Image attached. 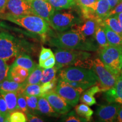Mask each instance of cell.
Returning a JSON list of instances; mask_svg holds the SVG:
<instances>
[{"instance_id": "obj_1", "label": "cell", "mask_w": 122, "mask_h": 122, "mask_svg": "<svg viewBox=\"0 0 122 122\" xmlns=\"http://www.w3.org/2000/svg\"><path fill=\"white\" fill-rule=\"evenodd\" d=\"M49 42L53 46L66 49L95 51L98 48L94 39L84 37L72 30L58 33L50 39Z\"/></svg>"}, {"instance_id": "obj_2", "label": "cell", "mask_w": 122, "mask_h": 122, "mask_svg": "<svg viewBox=\"0 0 122 122\" xmlns=\"http://www.w3.org/2000/svg\"><path fill=\"white\" fill-rule=\"evenodd\" d=\"M4 18L36 34L45 35L49 30V23L35 14L15 16L8 13L4 15Z\"/></svg>"}, {"instance_id": "obj_3", "label": "cell", "mask_w": 122, "mask_h": 122, "mask_svg": "<svg viewBox=\"0 0 122 122\" xmlns=\"http://www.w3.org/2000/svg\"><path fill=\"white\" fill-rule=\"evenodd\" d=\"M56 63L55 67L58 70L67 66H83L84 61L91 57V53L82 50L66 49L58 48L55 50Z\"/></svg>"}, {"instance_id": "obj_4", "label": "cell", "mask_w": 122, "mask_h": 122, "mask_svg": "<svg viewBox=\"0 0 122 122\" xmlns=\"http://www.w3.org/2000/svg\"><path fill=\"white\" fill-rule=\"evenodd\" d=\"M59 77L64 81L88 83L94 85L98 81V76L91 68L70 66L60 70Z\"/></svg>"}, {"instance_id": "obj_5", "label": "cell", "mask_w": 122, "mask_h": 122, "mask_svg": "<svg viewBox=\"0 0 122 122\" xmlns=\"http://www.w3.org/2000/svg\"><path fill=\"white\" fill-rule=\"evenodd\" d=\"M99 56L100 59L108 70L116 75H120L122 66V49L109 46L101 49Z\"/></svg>"}, {"instance_id": "obj_6", "label": "cell", "mask_w": 122, "mask_h": 122, "mask_svg": "<svg viewBox=\"0 0 122 122\" xmlns=\"http://www.w3.org/2000/svg\"><path fill=\"white\" fill-rule=\"evenodd\" d=\"M92 68L98 76L101 92H105L113 87L119 76L112 74L107 68L100 58H96L94 60Z\"/></svg>"}, {"instance_id": "obj_7", "label": "cell", "mask_w": 122, "mask_h": 122, "mask_svg": "<svg viewBox=\"0 0 122 122\" xmlns=\"http://www.w3.org/2000/svg\"><path fill=\"white\" fill-rule=\"evenodd\" d=\"M20 43L17 39L8 33L0 32V58L7 61L19 55Z\"/></svg>"}, {"instance_id": "obj_8", "label": "cell", "mask_w": 122, "mask_h": 122, "mask_svg": "<svg viewBox=\"0 0 122 122\" xmlns=\"http://www.w3.org/2000/svg\"><path fill=\"white\" fill-rule=\"evenodd\" d=\"M80 23L79 20L72 13L58 10L53 13L49 20L50 26L59 32L65 31L74 24Z\"/></svg>"}, {"instance_id": "obj_9", "label": "cell", "mask_w": 122, "mask_h": 122, "mask_svg": "<svg viewBox=\"0 0 122 122\" xmlns=\"http://www.w3.org/2000/svg\"><path fill=\"white\" fill-rule=\"evenodd\" d=\"M54 91L71 106H75L77 104L81 94L79 90L68 84L61 78L58 81Z\"/></svg>"}, {"instance_id": "obj_10", "label": "cell", "mask_w": 122, "mask_h": 122, "mask_svg": "<svg viewBox=\"0 0 122 122\" xmlns=\"http://www.w3.org/2000/svg\"><path fill=\"white\" fill-rule=\"evenodd\" d=\"M120 105L118 103L100 105L96 110V115L98 121L102 122H115L117 119Z\"/></svg>"}, {"instance_id": "obj_11", "label": "cell", "mask_w": 122, "mask_h": 122, "mask_svg": "<svg viewBox=\"0 0 122 122\" xmlns=\"http://www.w3.org/2000/svg\"><path fill=\"white\" fill-rule=\"evenodd\" d=\"M41 96L48 101L54 110L58 114H66L71 110V106L57 93L54 90L42 94Z\"/></svg>"}, {"instance_id": "obj_12", "label": "cell", "mask_w": 122, "mask_h": 122, "mask_svg": "<svg viewBox=\"0 0 122 122\" xmlns=\"http://www.w3.org/2000/svg\"><path fill=\"white\" fill-rule=\"evenodd\" d=\"M33 14L43 18L49 23L55 9L47 0H29Z\"/></svg>"}, {"instance_id": "obj_13", "label": "cell", "mask_w": 122, "mask_h": 122, "mask_svg": "<svg viewBox=\"0 0 122 122\" xmlns=\"http://www.w3.org/2000/svg\"><path fill=\"white\" fill-rule=\"evenodd\" d=\"M6 8L15 16L33 14L29 0H7Z\"/></svg>"}, {"instance_id": "obj_14", "label": "cell", "mask_w": 122, "mask_h": 122, "mask_svg": "<svg viewBox=\"0 0 122 122\" xmlns=\"http://www.w3.org/2000/svg\"><path fill=\"white\" fill-rule=\"evenodd\" d=\"M84 22L82 24H76L71 27L72 30L87 39L94 38V34L97 26L100 23L98 21L93 19H84ZM102 23V22H101Z\"/></svg>"}, {"instance_id": "obj_15", "label": "cell", "mask_w": 122, "mask_h": 122, "mask_svg": "<svg viewBox=\"0 0 122 122\" xmlns=\"http://www.w3.org/2000/svg\"><path fill=\"white\" fill-rule=\"evenodd\" d=\"M105 97L110 103L122 105V76H119L115 84L111 89L105 92Z\"/></svg>"}, {"instance_id": "obj_16", "label": "cell", "mask_w": 122, "mask_h": 122, "mask_svg": "<svg viewBox=\"0 0 122 122\" xmlns=\"http://www.w3.org/2000/svg\"><path fill=\"white\" fill-rule=\"evenodd\" d=\"M75 2L80 7L84 19H93L98 21L95 13L97 0H75Z\"/></svg>"}, {"instance_id": "obj_17", "label": "cell", "mask_w": 122, "mask_h": 122, "mask_svg": "<svg viewBox=\"0 0 122 122\" xmlns=\"http://www.w3.org/2000/svg\"><path fill=\"white\" fill-rule=\"evenodd\" d=\"M30 74L28 70L20 66L11 65L9 68L7 78L19 83L25 81Z\"/></svg>"}, {"instance_id": "obj_18", "label": "cell", "mask_w": 122, "mask_h": 122, "mask_svg": "<svg viewBox=\"0 0 122 122\" xmlns=\"http://www.w3.org/2000/svg\"><path fill=\"white\" fill-rule=\"evenodd\" d=\"M111 7L107 0H97L95 13L100 22H102L108 15L111 10Z\"/></svg>"}, {"instance_id": "obj_19", "label": "cell", "mask_w": 122, "mask_h": 122, "mask_svg": "<svg viewBox=\"0 0 122 122\" xmlns=\"http://www.w3.org/2000/svg\"><path fill=\"white\" fill-rule=\"evenodd\" d=\"M38 111L39 114L50 117H57L58 114L54 110L48 101L42 96L38 98Z\"/></svg>"}, {"instance_id": "obj_20", "label": "cell", "mask_w": 122, "mask_h": 122, "mask_svg": "<svg viewBox=\"0 0 122 122\" xmlns=\"http://www.w3.org/2000/svg\"><path fill=\"white\" fill-rule=\"evenodd\" d=\"M104 28L109 45L122 49V36L112 30L107 25H104Z\"/></svg>"}, {"instance_id": "obj_21", "label": "cell", "mask_w": 122, "mask_h": 122, "mask_svg": "<svg viewBox=\"0 0 122 122\" xmlns=\"http://www.w3.org/2000/svg\"><path fill=\"white\" fill-rule=\"evenodd\" d=\"M104 25L103 22L99 24L96 28L94 34V39L101 49L105 48L110 46L107 39Z\"/></svg>"}, {"instance_id": "obj_22", "label": "cell", "mask_w": 122, "mask_h": 122, "mask_svg": "<svg viewBox=\"0 0 122 122\" xmlns=\"http://www.w3.org/2000/svg\"><path fill=\"white\" fill-rule=\"evenodd\" d=\"M12 65L20 66L23 67L27 68L30 73L34 69L37 64L35 63L28 55L22 54L18 56Z\"/></svg>"}, {"instance_id": "obj_23", "label": "cell", "mask_w": 122, "mask_h": 122, "mask_svg": "<svg viewBox=\"0 0 122 122\" xmlns=\"http://www.w3.org/2000/svg\"><path fill=\"white\" fill-rule=\"evenodd\" d=\"M24 85L6 78L0 83V92H18L22 89Z\"/></svg>"}, {"instance_id": "obj_24", "label": "cell", "mask_w": 122, "mask_h": 122, "mask_svg": "<svg viewBox=\"0 0 122 122\" xmlns=\"http://www.w3.org/2000/svg\"><path fill=\"white\" fill-rule=\"evenodd\" d=\"M42 70L43 68L40 66L39 65H36L34 69L30 73L25 81L23 83V84L24 85L27 84H40Z\"/></svg>"}, {"instance_id": "obj_25", "label": "cell", "mask_w": 122, "mask_h": 122, "mask_svg": "<svg viewBox=\"0 0 122 122\" xmlns=\"http://www.w3.org/2000/svg\"><path fill=\"white\" fill-rule=\"evenodd\" d=\"M7 103V108L10 113L18 110L17 92H0Z\"/></svg>"}, {"instance_id": "obj_26", "label": "cell", "mask_w": 122, "mask_h": 122, "mask_svg": "<svg viewBox=\"0 0 122 122\" xmlns=\"http://www.w3.org/2000/svg\"><path fill=\"white\" fill-rule=\"evenodd\" d=\"M103 23L105 25H107L112 30L122 36V28L117 15L108 16L103 20Z\"/></svg>"}, {"instance_id": "obj_27", "label": "cell", "mask_w": 122, "mask_h": 122, "mask_svg": "<svg viewBox=\"0 0 122 122\" xmlns=\"http://www.w3.org/2000/svg\"><path fill=\"white\" fill-rule=\"evenodd\" d=\"M24 85V84H23ZM22 93L24 95L41 96L42 95L41 84H27L24 85L18 93Z\"/></svg>"}, {"instance_id": "obj_28", "label": "cell", "mask_w": 122, "mask_h": 122, "mask_svg": "<svg viewBox=\"0 0 122 122\" xmlns=\"http://www.w3.org/2000/svg\"><path fill=\"white\" fill-rule=\"evenodd\" d=\"M47 1L56 10L71 8L76 4L75 0H47Z\"/></svg>"}, {"instance_id": "obj_29", "label": "cell", "mask_w": 122, "mask_h": 122, "mask_svg": "<svg viewBox=\"0 0 122 122\" xmlns=\"http://www.w3.org/2000/svg\"><path fill=\"white\" fill-rule=\"evenodd\" d=\"M75 111L77 115L85 119L86 122L91 120V117L93 114V111L88 106V105L84 103H81L77 106L76 105Z\"/></svg>"}, {"instance_id": "obj_30", "label": "cell", "mask_w": 122, "mask_h": 122, "mask_svg": "<svg viewBox=\"0 0 122 122\" xmlns=\"http://www.w3.org/2000/svg\"><path fill=\"white\" fill-rule=\"evenodd\" d=\"M57 70L55 66L51 68H43L40 84L48 83L56 78Z\"/></svg>"}, {"instance_id": "obj_31", "label": "cell", "mask_w": 122, "mask_h": 122, "mask_svg": "<svg viewBox=\"0 0 122 122\" xmlns=\"http://www.w3.org/2000/svg\"><path fill=\"white\" fill-rule=\"evenodd\" d=\"M25 96L26 99L27 107L29 112L35 114H39L38 111V98L39 97L34 96Z\"/></svg>"}, {"instance_id": "obj_32", "label": "cell", "mask_w": 122, "mask_h": 122, "mask_svg": "<svg viewBox=\"0 0 122 122\" xmlns=\"http://www.w3.org/2000/svg\"><path fill=\"white\" fill-rule=\"evenodd\" d=\"M8 122H27V115L20 110H15L10 113Z\"/></svg>"}, {"instance_id": "obj_33", "label": "cell", "mask_w": 122, "mask_h": 122, "mask_svg": "<svg viewBox=\"0 0 122 122\" xmlns=\"http://www.w3.org/2000/svg\"><path fill=\"white\" fill-rule=\"evenodd\" d=\"M17 105L18 110L22 111L25 114L29 112L28 107H27L26 99L25 96L22 93H18L17 96Z\"/></svg>"}, {"instance_id": "obj_34", "label": "cell", "mask_w": 122, "mask_h": 122, "mask_svg": "<svg viewBox=\"0 0 122 122\" xmlns=\"http://www.w3.org/2000/svg\"><path fill=\"white\" fill-rule=\"evenodd\" d=\"M80 100L82 103L88 106H92L96 103V100L94 97V96L86 91L82 93L81 96L80 97Z\"/></svg>"}, {"instance_id": "obj_35", "label": "cell", "mask_w": 122, "mask_h": 122, "mask_svg": "<svg viewBox=\"0 0 122 122\" xmlns=\"http://www.w3.org/2000/svg\"><path fill=\"white\" fill-rule=\"evenodd\" d=\"M9 68L6 61L0 58V83L7 77Z\"/></svg>"}, {"instance_id": "obj_36", "label": "cell", "mask_w": 122, "mask_h": 122, "mask_svg": "<svg viewBox=\"0 0 122 122\" xmlns=\"http://www.w3.org/2000/svg\"><path fill=\"white\" fill-rule=\"evenodd\" d=\"M57 84V79L56 77L54 79H53V80L50 81L49 82L41 84V88L42 94L44 93H45L54 90Z\"/></svg>"}, {"instance_id": "obj_37", "label": "cell", "mask_w": 122, "mask_h": 122, "mask_svg": "<svg viewBox=\"0 0 122 122\" xmlns=\"http://www.w3.org/2000/svg\"><path fill=\"white\" fill-rule=\"evenodd\" d=\"M0 112L3 117L6 119L7 122H8L10 112L8 110L7 103L2 94L0 93Z\"/></svg>"}, {"instance_id": "obj_38", "label": "cell", "mask_w": 122, "mask_h": 122, "mask_svg": "<svg viewBox=\"0 0 122 122\" xmlns=\"http://www.w3.org/2000/svg\"><path fill=\"white\" fill-rule=\"evenodd\" d=\"M54 55V53L50 49L45 48L42 46L41 50L39 56V63L43 62L44 61L52 57Z\"/></svg>"}, {"instance_id": "obj_39", "label": "cell", "mask_w": 122, "mask_h": 122, "mask_svg": "<svg viewBox=\"0 0 122 122\" xmlns=\"http://www.w3.org/2000/svg\"><path fill=\"white\" fill-rule=\"evenodd\" d=\"M56 63V58H55V56H53L49 58L46 59V60L44 61L43 62L39 63V66L43 68H51L54 67Z\"/></svg>"}, {"instance_id": "obj_40", "label": "cell", "mask_w": 122, "mask_h": 122, "mask_svg": "<svg viewBox=\"0 0 122 122\" xmlns=\"http://www.w3.org/2000/svg\"><path fill=\"white\" fill-rule=\"evenodd\" d=\"M120 13H122V1H120L115 7L111 9L110 11L108 16L118 14Z\"/></svg>"}, {"instance_id": "obj_41", "label": "cell", "mask_w": 122, "mask_h": 122, "mask_svg": "<svg viewBox=\"0 0 122 122\" xmlns=\"http://www.w3.org/2000/svg\"><path fill=\"white\" fill-rule=\"evenodd\" d=\"M27 117V122H42L44 120L42 119L39 118V117H36L35 114H31L30 112H28L26 114Z\"/></svg>"}, {"instance_id": "obj_42", "label": "cell", "mask_w": 122, "mask_h": 122, "mask_svg": "<svg viewBox=\"0 0 122 122\" xmlns=\"http://www.w3.org/2000/svg\"><path fill=\"white\" fill-rule=\"evenodd\" d=\"M67 122H86V120L83 118H80L75 115H71L68 117L65 120Z\"/></svg>"}, {"instance_id": "obj_43", "label": "cell", "mask_w": 122, "mask_h": 122, "mask_svg": "<svg viewBox=\"0 0 122 122\" xmlns=\"http://www.w3.org/2000/svg\"><path fill=\"white\" fill-rule=\"evenodd\" d=\"M107 1L109 3L111 9H112L114 7H115L121 1L120 0H107Z\"/></svg>"}, {"instance_id": "obj_44", "label": "cell", "mask_w": 122, "mask_h": 122, "mask_svg": "<svg viewBox=\"0 0 122 122\" xmlns=\"http://www.w3.org/2000/svg\"><path fill=\"white\" fill-rule=\"evenodd\" d=\"M7 0H0V11H3L6 8Z\"/></svg>"}, {"instance_id": "obj_45", "label": "cell", "mask_w": 122, "mask_h": 122, "mask_svg": "<svg viewBox=\"0 0 122 122\" xmlns=\"http://www.w3.org/2000/svg\"><path fill=\"white\" fill-rule=\"evenodd\" d=\"M117 121L122 122V106H120L119 109L118 117H117Z\"/></svg>"}, {"instance_id": "obj_46", "label": "cell", "mask_w": 122, "mask_h": 122, "mask_svg": "<svg viewBox=\"0 0 122 122\" xmlns=\"http://www.w3.org/2000/svg\"><path fill=\"white\" fill-rule=\"evenodd\" d=\"M117 17H118L119 20V22L120 23V25H121V27L122 28V13H120L118 14H117Z\"/></svg>"}, {"instance_id": "obj_47", "label": "cell", "mask_w": 122, "mask_h": 122, "mask_svg": "<svg viewBox=\"0 0 122 122\" xmlns=\"http://www.w3.org/2000/svg\"><path fill=\"white\" fill-rule=\"evenodd\" d=\"M7 122V120L6 119L1 115V112H0V122Z\"/></svg>"}, {"instance_id": "obj_48", "label": "cell", "mask_w": 122, "mask_h": 122, "mask_svg": "<svg viewBox=\"0 0 122 122\" xmlns=\"http://www.w3.org/2000/svg\"><path fill=\"white\" fill-rule=\"evenodd\" d=\"M121 75L122 76V66H121Z\"/></svg>"}, {"instance_id": "obj_49", "label": "cell", "mask_w": 122, "mask_h": 122, "mask_svg": "<svg viewBox=\"0 0 122 122\" xmlns=\"http://www.w3.org/2000/svg\"><path fill=\"white\" fill-rule=\"evenodd\" d=\"M120 1H122V0H120Z\"/></svg>"}]
</instances>
